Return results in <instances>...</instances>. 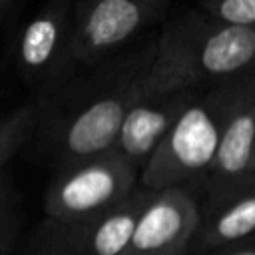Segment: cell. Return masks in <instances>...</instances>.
I'll return each instance as SVG.
<instances>
[{
	"mask_svg": "<svg viewBox=\"0 0 255 255\" xmlns=\"http://www.w3.org/2000/svg\"><path fill=\"white\" fill-rule=\"evenodd\" d=\"M157 36L86 68V74L40 98L42 112L28 145L42 161L60 171L116 147L124 120L155 60Z\"/></svg>",
	"mask_w": 255,
	"mask_h": 255,
	"instance_id": "obj_1",
	"label": "cell"
},
{
	"mask_svg": "<svg viewBox=\"0 0 255 255\" xmlns=\"http://www.w3.org/2000/svg\"><path fill=\"white\" fill-rule=\"evenodd\" d=\"M40 112L42 100L34 98L0 116V175L4 165L30 143L34 129L38 126Z\"/></svg>",
	"mask_w": 255,
	"mask_h": 255,
	"instance_id": "obj_12",
	"label": "cell"
},
{
	"mask_svg": "<svg viewBox=\"0 0 255 255\" xmlns=\"http://www.w3.org/2000/svg\"><path fill=\"white\" fill-rule=\"evenodd\" d=\"M201 8L215 22L255 28V0H201Z\"/></svg>",
	"mask_w": 255,
	"mask_h": 255,
	"instance_id": "obj_14",
	"label": "cell"
},
{
	"mask_svg": "<svg viewBox=\"0 0 255 255\" xmlns=\"http://www.w3.org/2000/svg\"><path fill=\"white\" fill-rule=\"evenodd\" d=\"M187 255H255V237L219 249H203V251H189Z\"/></svg>",
	"mask_w": 255,
	"mask_h": 255,
	"instance_id": "obj_16",
	"label": "cell"
},
{
	"mask_svg": "<svg viewBox=\"0 0 255 255\" xmlns=\"http://www.w3.org/2000/svg\"><path fill=\"white\" fill-rule=\"evenodd\" d=\"M159 34L191 82L201 88L255 76V28L229 26L201 12H189L167 22Z\"/></svg>",
	"mask_w": 255,
	"mask_h": 255,
	"instance_id": "obj_4",
	"label": "cell"
},
{
	"mask_svg": "<svg viewBox=\"0 0 255 255\" xmlns=\"http://www.w3.org/2000/svg\"><path fill=\"white\" fill-rule=\"evenodd\" d=\"M149 195L151 189L137 185L122 203L100 217L80 225H68L80 255H126Z\"/></svg>",
	"mask_w": 255,
	"mask_h": 255,
	"instance_id": "obj_11",
	"label": "cell"
},
{
	"mask_svg": "<svg viewBox=\"0 0 255 255\" xmlns=\"http://www.w3.org/2000/svg\"><path fill=\"white\" fill-rule=\"evenodd\" d=\"M255 237V181L199 199V229L191 251L229 247Z\"/></svg>",
	"mask_w": 255,
	"mask_h": 255,
	"instance_id": "obj_10",
	"label": "cell"
},
{
	"mask_svg": "<svg viewBox=\"0 0 255 255\" xmlns=\"http://www.w3.org/2000/svg\"><path fill=\"white\" fill-rule=\"evenodd\" d=\"M243 82L205 90L181 114L141 167L139 187L151 191L167 187L191 189V185L201 187L213 167L225 124L241 94Z\"/></svg>",
	"mask_w": 255,
	"mask_h": 255,
	"instance_id": "obj_2",
	"label": "cell"
},
{
	"mask_svg": "<svg viewBox=\"0 0 255 255\" xmlns=\"http://www.w3.org/2000/svg\"><path fill=\"white\" fill-rule=\"evenodd\" d=\"M171 0H74V60L98 66L161 22Z\"/></svg>",
	"mask_w": 255,
	"mask_h": 255,
	"instance_id": "obj_7",
	"label": "cell"
},
{
	"mask_svg": "<svg viewBox=\"0 0 255 255\" xmlns=\"http://www.w3.org/2000/svg\"><path fill=\"white\" fill-rule=\"evenodd\" d=\"M18 211H20V201L18 193L12 187L10 179L2 173L0 175V255L6 253L10 247V241L16 235L18 229Z\"/></svg>",
	"mask_w": 255,
	"mask_h": 255,
	"instance_id": "obj_15",
	"label": "cell"
},
{
	"mask_svg": "<svg viewBox=\"0 0 255 255\" xmlns=\"http://www.w3.org/2000/svg\"><path fill=\"white\" fill-rule=\"evenodd\" d=\"M139 185V169L112 149L54 171L44 193L46 219L80 225L122 203Z\"/></svg>",
	"mask_w": 255,
	"mask_h": 255,
	"instance_id": "obj_5",
	"label": "cell"
},
{
	"mask_svg": "<svg viewBox=\"0 0 255 255\" xmlns=\"http://www.w3.org/2000/svg\"><path fill=\"white\" fill-rule=\"evenodd\" d=\"M251 181H255V76L243 82L213 167L199 189L203 195H213Z\"/></svg>",
	"mask_w": 255,
	"mask_h": 255,
	"instance_id": "obj_9",
	"label": "cell"
},
{
	"mask_svg": "<svg viewBox=\"0 0 255 255\" xmlns=\"http://www.w3.org/2000/svg\"><path fill=\"white\" fill-rule=\"evenodd\" d=\"M205 90L209 88L191 82L175 52L159 34L155 60L124 120L114 149L141 171L165 133Z\"/></svg>",
	"mask_w": 255,
	"mask_h": 255,
	"instance_id": "obj_3",
	"label": "cell"
},
{
	"mask_svg": "<svg viewBox=\"0 0 255 255\" xmlns=\"http://www.w3.org/2000/svg\"><path fill=\"white\" fill-rule=\"evenodd\" d=\"M14 66L36 90V98L56 92L74 78V0H46L18 30Z\"/></svg>",
	"mask_w": 255,
	"mask_h": 255,
	"instance_id": "obj_6",
	"label": "cell"
},
{
	"mask_svg": "<svg viewBox=\"0 0 255 255\" xmlns=\"http://www.w3.org/2000/svg\"><path fill=\"white\" fill-rule=\"evenodd\" d=\"M28 255H80L68 225L44 219L36 229Z\"/></svg>",
	"mask_w": 255,
	"mask_h": 255,
	"instance_id": "obj_13",
	"label": "cell"
},
{
	"mask_svg": "<svg viewBox=\"0 0 255 255\" xmlns=\"http://www.w3.org/2000/svg\"><path fill=\"white\" fill-rule=\"evenodd\" d=\"M12 4H14V0H0V18L6 14V10H8Z\"/></svg>",
	"mask_w": 255,
	"mask_h": 255,
	"instance_id": "obj_17",
	"label": "cell"
},
{
	"mask_svg": "<svg viewBox=\"0 0 255 255\" xmlns=\"http://www.w3.org/2000/svg\"><path fill=\"white\" fill-rule=\"evenodd\" d=\"M199 229V197L189 187L151 191L126 255H187Z\"/></svg>",
	"mask_w": 255,
	"mask_h": 255,
	"instance_id": "obj_8",
	"label": "cell"
}]
</instances>
